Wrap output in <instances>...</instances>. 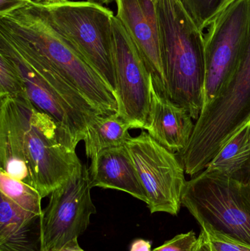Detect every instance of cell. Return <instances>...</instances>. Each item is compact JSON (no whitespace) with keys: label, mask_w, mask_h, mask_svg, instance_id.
I'll return each instance as SVG.
<instances>
[{"label":"cell","mask_w":250,"mask_h":251,"mask_svg":"<svg viewBox=\"0 0 250 251\" xmlns=\"http://www.w3.org/2000/svg\"><path fill=\"white\" fill-rule=\"evenodd\" d=\"M77 143L27 99H1L0 162L7 176L46 197L81 163Z\"/></svg>","instance_id":"6da1fadb"},{"label":"cell","mask_w":250,"mask_h":251,"mask_svg":"<svg viewBox=\"0 0 250 251\" xmlns=\"http://www.w3.org/2000/svg\"><path fill=\"white\" fill-rule=\"evenodd\" d=\"M0 33L32 50L70 82L102 116L117 113L115 94L43 14L38 1L0 16Z\"/></svg>","instance_id":"7a4b0ae2"},{"label":"cell","mask_w":250,"mask_h":251,"mask_svg":"<svg viewBox=\"0 0 250 251\" xmlns=\"http://www.w3.org/2000/svg\"><path fill=\"white\" fill-rule=\"evenodd\" d=\"M167 97L194 120L204 106L205 38L181 0H156Z\"/></svg>","instance_id":"3957f363"},{"label":"cell","mask_w":250,"mask_h":251,"mask_svg":"<svg viewBox=\"0 0 250 251\" xmlns=\"http://www.w3.org/2000/svg\"><path fill=\"white\" fill-rule=\"evenodd\" d=\"M0 51L17 68L27 100L52 118L77 144L84 140L99 112L48 62L2 33Z\"/></svg>","instance_id":"277c9868"},{"label":"cell","mask_w":250,"mask_h":251,"mask_svg":"<svg viewBox=\"0 0 250 251\" xmlns=\"http://www.w3.org/2000/svg\"><path fill=\"white\" fill-rule=\"evenodd\" d=\"M250 122V15L240 61L217 98L204 107L186 149L179 153L186 175L202 172L222 148Z\"/></svg>","instance_id":"5b68a950"},{"label":"cell","mask_w":250,"mask_h":251,"mask_svg":"<svg viewBox=\"0 0 250 251\" xmlns=\"http://www.w3.org/2000/svg\"><path fill=\"white\" fill-rule=\"evenodd\" d=\"M182 206L202 229L250 246V181L204 170L186 181Z\"/></svg>","instance_id":"8992f818"},{"label":"cell","mask_w":250,"mask_h":251,"mask_svg":"<svg viewBox=\"0 0 250 251\" xmlns=\"http://www.w3.org/2000/svg\"><path fill=\"white\" fill-rule=\"evenodd\" d=\"M38 3L51 26L95 69L116 96L114 13L104 6L88 1Z\"/></svg>","instance_id":"52a82bcc"},{"label":"cell","mask_w":250,"mask_h":251,"mask_svg":"<svg viewBox=\"0 0 250 251\" xmlns=\"http://www.w3.org/2000/svg\"><path fill=\"white\" fill-rule=\"evenodd\" d=\"M126 146L146 194L150 212L177 215L187 181L182 161L145 131L131 137Z\"/></svg>","instance_id":"ba28073f"},{"label":"cell","mask_w":250,"mask_h":251,"mask_svg":"<svg viewBox=\"0 0 250 251\" xmlns=\"http://www.w3.org/2000/svg\"><path fill=\"white\" fill-rule=\"evenodd\" d=\"M250 15V0H233L208 25L204 35V107L217 98L240 61L248 37Z\"/></svg>","instance_id":"9c48e42d"},{"label":"cell","mask_w":250,"mask_h":251,"mask_svg":"<svg viewBox=\"0 0 250 251\" xmlns=\"http://www.w3.org/2000/svg\"><path fill=\"white\" fill-rule=\"evenodd\" d=\"M89 169L81 162L72 175L50 195L43 215L44 251H58L79 238L96 208L91 199Z\"/></svg>","instance_id":"30bf717a"},{"label":"cell","mask_w":250,"mask_h":251,"mask_svg":"<svg viewBox=\"0 0 250 251\" xmlns=\"http://www.w3.org/2000/svg\"><path fill=\"white\" fill-rule=\"evenodd\" d=\"M113 60L117 114L132 128L145 129L151 107L152 77L123 24L113 19Z\"/></svg>","instance_id":"8fae6325"},{"label":"cell","mask_w":250,"mask_h":251,"mask_svg":"<svg viewBox=\"0 0 250 251\" xmlns=\"http://www.w3.org/2000/svg\"><path fill=\"white\" fill-rule=\"evenodd\" d=\"M117 19L140 53L154 88L167 97L156 0H115Z\"/></svg>","instance_id":"7c38bea8"},{"label":"cell","mask_w":250,"mask_h":251,"mask_svg":"<svg viewBox=\"0 0 250 251\" xmlns=\"http://www.w3.org/2000/svg\"><path fill=\"white\" fill-rule=\"evenodd\" d=\"M189 112L151 87V107L145 129L161 146L173 153H182L195 129Z\"/></svg>","instance_id":"4fadbf2b"},{"label":"cell","mask_w":250,"mask_h":251,"mask_svg":"<svg viewBox=\"0 0 250 251\" xmlns=\"http://www.w3.org/2000/svg\"><path fill=\"white\" fill-rule=\"evenodd\" d=\"M89 174L91 187L120 190L148 203L129 151L124 146L108 148L91 159Z\"/></svg>","instance_id":"5bb4252c"},{"label":"cell","mask_w":250,"mask_h":251,"mask_svg":"<svg viewBox=\"0 0 250 251\" xmlns=\"http://www.w3.org/2000/svg\"><path fill=\"white\" fill-rule=\"evenodd\" d=\"M0 251H44L43 215L21 209L0 193Z\"/></svg>","instance_id":"9a60e30c"},{"label":"cell","mask_w":250,"mask_h":251,"mask_svg":"<svg viewBox=\"0 0 250 251\" xmlns=\"http://www.w3.org/2000/svg\"><path fill=\"white\" fill-rule=\"evenodd\" d=\"M250 160V122L227 141L204 170L246 181Z\"/></svg>","instance_id":"2e32d148"},{"label":"cell","mask_w":250,"mask_h":251,"mask_svg":"<svg viewBox=\"0 0 250 251\" xmlns=\"http://www.w3.org/2000/svg\"><path fill=\"white\" fill-rule=\"evenodd\" d=\"M131 128V125L117 113L97 116L84 139L87 157L92 159L104 149L124 146L132 137L129 133Z\"/></svg>","instance_id":"e0dca14e"},{"label":"cell","mask_w":250,"mask_h":251,"mask_svg":"<svg viewBox=\"0 0 250 251\" xmlns=\"http://www.w3.org/2000/svg\"><path fill=\"white\" fill-rule=\"evenodd\" d=\"M0 193L7 196L18 206L36 215H44L39 192L19 180L14 179L0 170Z\"/></svg>","instance_id":"ac0fdd59"},{"label":"cell","mask_w":250,"mask_h":251,"mask_svg":"<svg viewBox=\"0 0 250 251\" xmlns=\"http://www.w3.org/2000/svg\"><path fill=\"white\" fill-rule=\"evenodd\" d=\"M233 0H181L197 26L204 31Z\"/></svg>","instance_id":"d6986e66"},{"label":"cell","mask_w":250,"mask_h":251,"mask_svg":"<svg viewBox=\"0 0 250 251\" xmlns=\"http://www.w3.org/2000/svg\"><path fill=\"white\" fill-rule=\"evenodd\" d=\"M27 99L22 76L13 62L0 51V99Z\"/></svg>","instance_id":"ffe728a7"},{"label":"cell","mask_w":250,"mask_h":251,"mask_svg":"<svg viewBox=\"0 0 250 251\" xmlns=\"http://www.w3.org/2000/svg\"><path fill=\"white\" fill-rule=\"evenodd\" d=\"M198 243V237L191 231L176 236L152 251H194Z\"/></svg>","instance_id":"44dd1931"},{"label":"cell","mask_w":250,"mask_h":251,"mask_svg":"<svg viewBox=\"0 0 250 251\" xmlns=\"http://www.w3.org/2000/svg\"><path fill=\"white\" fill-rule=\"evenodd\" d=\"M214 251H250V245L236 241L220 233L205 231Z\"/></svg>","instance_id":"7402d4cb"},{"label":"cell","mask_w":250,"mask_h":251,"mask_svg":"<svg viewBox=\"0 0 250 251\" xmlns=\"http://www.w3.org/2000/svg\"><path fill=\"white\" fill-rule=\"evenodd\" d=\"M30 0H0V16L11 13L27 4Z\"/></svg>","instance_id":"603a6c76"},{"label":"cell","mask_w":250,"mask_h":251,"mask_svg":"<svg viewBox=\"0 0 250 251\" xmlns=\"http://www.w3.org/2000/svg\"><path fill=\"white\" fill-rule=\"evenodd\" d=\"M194 251H213L208 240V234L205 230H201V234L198 237V245Z\"/></svg>","instance_id":"cb8c5ba5"},{"label":"cell","mask_w":250,"mask_h":251,"mask_svg":"<svg viewBox=\"0 0 250 251\" xmlns=\"http://www.w3.org/2000/svg\"><path fill=\"white\" fill-rule=\"evenodd\" d=\"M130 251H152L151 242L144 239H136L131 244Z\"/></svg>","instance_id":"d4e9b609"},{"label":"cell","mask_w":250,"mask_h":251,"mask_svg":"<svg viewBox=\"0 0 250 251\" xmlns=\"http://www.w3.org/2000/svg\"><path fill=\"white\" fill-rule=\"evenodd\" d=\"M58 251H85L80 247V246L78 243V239L73 240V241L69 243L68 244L66 245L64 248L61 250Z\"/></svg>","instance_id":"484cf974"},{"label":"cell","mask_w":250,"mask_h":251,"mask_svg":"<svg viewBox=\"0 0 250 251\" xmlns=\"http://www.w3.org/2000/svg\"><path fill=\"white\" fill-rule=\"evenodd\" d=\"M87 1L104 6V4H109L113 1H115V0H87Z\"/></svg>","instance_id":"4316f807"},{"label":"cell","mask_w":250,"mask_h":251,"mask_svg":"<svg viewBox=\"0 0 250 251\" xmlns=\"http://www.w3.org/2000/svg\"><path fill=\"white\" fill-rule=\"evenodd\" d=\"M68 0H41V2L44 3H58V2H64V1H67Z\"/></svg>","instance_id":"83f0119b"},{"label":"cell","mask_w":250,"mask_h":251,"mask_svg":"<svg viewBox=\"0 0 250 251\" xmlns=\"http://www.w3.org/2000/svg\"><path fill=\"white\" fill-rule=\"evenodd\" d=\"M246 181H250V160L246 171Z\"/></svg>","instance_id":"f1b7e54d"},{"label":"cell","mask_w":250,"mask_h":251,"mask_svg":"<svg viewBox=\"0 0 250 251\" xmlns=\"http://www.w3.org/2000/svg\"><path fill=\"white\" fill-rule=\"evenodd\" d=\"M30 1H40L41 0H30Z\"/></svg>","instance_id":"f546056e"},{"label":"cell","mask_w":250,"mask_h":251,"mask_svg":"<svg viewBox=\"0 0 250 251\" xmlns=\"http://www.w3.org/2000/svg\"></svg>","instance_id":"4dcf8cb0"}]
</instances>
